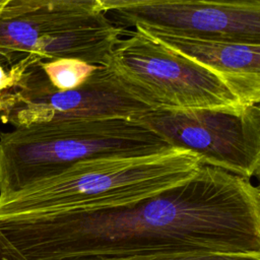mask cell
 Segmentation results:
<instances>
[{"label": "cell", "instance_id": "30bf717a", "mask_svg": "<svg viewBox=\"0 0 260 260\" xmlns=\"http://www.w3.org/2000/svg\"><path fill=\"white\" fill-rule=\"evenodd\" d=\"M177 0H11L0 17L39 8H78L108 13L113 10Z\"/></svg>", "mask_w": 260, "mask_h": 260}, {"label": "cell", "instance_id": "7a4b0ae2", "mask_svg": "<svg viewBox=\"0 0 260 260\" xmlns=\"http://www.w3.org/2000/svg\"><path fill=\"white\" fill-rule=\"evenodd\" d=\"M201 157L169 147L143 155L83 159L0 199V218L66 216L136 205L191 180Z\"/></svg>", "mask_w": 260, "mask_h": 260}, {"label": "cell", "instance_id": "6da1fadb", "mask_svg": "<svg viewBox=\"0 0 260 260\" xmlns=\"http://www.w3.org/2000/svg\"><path fill=\"white\" fill-rule=\"evenodd\" d=\"M0 245L21 260L260 253V191L250 179L202 166L183 185L133 206L66 216L2 217Z\"/></svg>", "mask_w": 260, "mask_h": 260}, {"label": "cell", "instance_id": "9a60e30c", "mask_svg": "<svg viewBox=\"0 0 260 260\" xmlns=\"http://www.w3.org/2000/svg\"><path fill=\"white\" fill-rule=\"evenodd\" d=\"M10 1H11V0H0V16H1V14H2L3 11H4V9H5L6 6L9 4Z\"/></svg>", "mask_w": 260, "mask_h": 260}, {"label": "cell", "instance_id": "2e32d148", "mask_svg": "<svg viewBox=\"0 0 260 260\" xmlns=\"http://www.w3.org/2000/svg\"><path fill=\"white\" fill-rule=\"evenodd\" d=\"M0 121H2V110H1V107H0Z\"/></svg>", "mask_w": 260, "mask_h": 260}, {"label": "cell", "instance_id": "5b68a950", "mask_svg": "<svg viewBox=\"0 0 260 260\" xmlns=\"http://www.w3.org/2000/svg\"><path fill=\"white\" fill-rule=\"evenodd\" d=\"M169 145L197 153L204 166L252 179L260 170V109L147 110L133 117Z\"/></svg>", "mask_w": 260, "mask_h": 260}, {"label": "cell", "instance_id": "7c38bea8", "mask_svg": "<svg viewBox=\"0 0 260 260\" xmlns=\"http://www.w3.org/2000/svg\"><path fill=\"white\" fill-rule=\"evenodd\" d=\"M70 260H260V253L231 254V253H213L203 251L192 252H159L150 254H138L115 257H93Z\"/></svg>", "mask_w": 260, "mask_h": 260}, {"label": "cell", "instance_id": "9c48e42d", "mask_svg": "<svg viewBox=\"0 0 260 260\" xmlns=\"http://www.w3.org/2000/svg\"><path fill=\"white\" fill-rule=\"evenodd\" d=\"M168 49L217 75L245 106L260 102V44L194 38L135 25Z\"/></svg>", "mask_w": 260, "mask_h": 260}, {"label": "cell", "instance_id": "5bb4252c", "mask_svg": "<svg viewBox=\"0 0 260 260\" xmlns=\"http://www.w3.org/2000/svg\"><path fill=\"white\" fill-rule=\"evenodd\" d=\"M0 260H21L18 257L14 256L7 250H5L1 245H0Z\"/></svg>", "mask_w": 260, "mask_h": 260}, {"label": "cell", "instance_id": "3957f363", "mask_svg": "<svg viewBox=\"0 0 260 260\" xmlns=\"http://www.w3.org/2000/svg\"><path fill=\"white\" fill-rule=\"evenodd\" d=\"M172 147L131 119L37 123L0 132V199L92 157L143 155Z\"/></svg>", "mask_w": 260, "mask_h": 260}, {"label": "cell", "instance_id": "4fadbf2b", "mask_svg": "<svg viewBox=\"0 0 260 260\" xmlns=\"http://www.w3.org/2000/svg\"><path fill=\"white\" fill-rule=\"evenodd\" d=\"M16 76V67L14 65L8 66L3 60L0 59V95L13 85Z\"/></svg>", "mask_w": 260, "mask_h": 260}, {"label": "cell", "instance_id": "8fae6325", "mask_svg": "<svg viewBox=\"0 0 260 260\" xmlns=\"http://www.w3.org/2000/svg\"><path fill=\"white\" fill-rule=\"evenodd\" d=\"M36 65L46 83L56 90L78 87L98 68V65L74 58L38 60Z\"/></svg>", "mask_w": 260, "mask_h": 260}, {"label": "cell", "instance_id": "8992f818", "mask_svg": "<svg viewBox=\"0 0 260 260\" xmlns=\"http://www.w3.org/2000/svg\"><path fill=\"white\" fill-rule=\"evenodd\" d=\"M36 61L22 59L14 64L16 79L0 95L2 122L18 127L77 119H132L150 110L104 65H98L78 87L56 90L46 83Z\"/></svg>", "mask_w": 260, "mask_h": 260}, {"label": "cell", "instance_id": "52a82bcc", "mask_svg": "<svg viewBox=\"0 0 260 260\" xmlns=\"http://www.w3.org/2000/svg\"><path fill=\"white\" fill-rule=\"evenodd\" d=\"M125 32L103 12L39 8L0 17V59L8 66L26 57L103 65Z\"/></svg>", "mask_w": 260, "mask_h": 260}, {"label": "cell", "instance_id": "ba28073f", "mask_svg": "<svg viewBox=\"0 0 260 260\" xmlns=\"http://www.w3.org/2000/svg\"><path fill=\"white\" fill-rule=\"evenodd\" d=\"M108 13L123 28L142 25L186 37L260 44V0H177Z\"/></svg>", "mask_w": 260, "mask_h": 260}, {"label": "cell", "instance_id": "277c9868", "mask_svg": "<svg viewBox=\"0 0 260 260\" xmlns=\"http://www.w3.org/2000/svg\"><path fill=\"white\" fill-rule=\"evenodd\" d=\"M133 28L118 40L103 65L150 110L246 107L217 75Z\"/></svg>", "mask_w": 260, "mask_h": 260}]
</instances>
